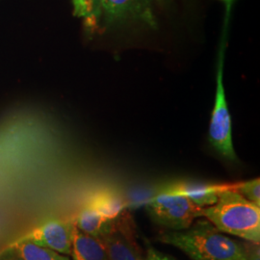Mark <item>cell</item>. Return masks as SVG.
Wrapping results in <instances>:
<instances>
[{
  "label": "cell",
  "mask_w": 260,
  "mask_h": 260,
  "mask_svg": "<svg viewBox=\"0 0 260 260\" xmlns=\"http://www.w3.org/2000/svg\"><path fill=\"white\" fill-rule=\"evenodd\" d=\"M158 240L184 252L191 260H246L249 242L220 232L204 217L183 231H168Z\"/></svg>",
  "instance_id": "6da1fadb"
},
{
  "label": "cell",
  "mask_w": 260,
  "mask_h": 260,
  "mask_svg": "<svg viewBox=\"0 0 260 260\" xmlns=\"http://www.w3.org/2000/svg\"><path fill=\"white\" fill-rule=\"evenodd\" d=\"M201 217L222 233L259 244L260 206L234 191L231 184L219 194L215 205L202 208Z\"/></svg>",
  "instance_id": "7a4b0ae2"
},
{
  "label": "cell",
  "mask_w": 260,
  "mask_h": 260,
  "mask_svg": "<svg viewBox=\"0 0 260 260\" xmlns=\"http://www.w3.org/2000/svg\"><path fill=\"white\" fill-rule=\"evenodd\" d=\"M225 34L223 33L220 46L216 72V93L213 111L210 119L208 138L215 150L223 158L235 162L238 160L233 147L232 117L229 110L223 87V61L225 50Z\"/></svg>",
  "instance_id": "3957f363"
},
{
  "label": "cell",
  "mask_w": 260,
  "mask_h": 260,
  "mask_svg": "<svg viewBox=\"0 0 260 260\" xmlns=\"http://www.w3.org/2000/svg\"><path fill=\"white\" fill-rule=\"evenodd\" d=\"M149 218L169 231H183L201 217L202 208L184 196L162 192L151 198L146 206Z\"/></svg>",
  "instance_id": "277c9868"
},
{
  "label": "cell",
  "mask_w": 260,
  "mask_h": 260,
  "mask_svg": "<svg viewBox=\"0 0 260 260\" xmlns=\"http://www.w3.org/2000/svg\"><path fill=\"white\" fill-rule=\"evenodd\" d=\"M101 9L108 25L136 21L157 29L151 0H101Z\"/></svg>",
  "instance_id": "5b68a950"
},
{
  "label": "cell",
  "mask_w": 260,
  "mask_h": 260,
  "mask_svg": "<svg viewBox=\"0 0 260 260\" xmlns=\"http://www.w3.org/2000/svg\"><path fill=\"white\" fill-rule=\"evenodd\" d=\"M74 230V221L52 219L38 225L37 228L33 229L30 233H26L14 243L31 242L38 246L70 255L72 251Z\"/></svg>",
  "instance_id": "8992f818"
},
{
  "label": "cell",
  "mask_w": 260,
  "mask_h": 260,
  "mask_svg": "<svg viewBox=\"0 0 260 260\" xmlns=\"http://www.w3.org/2000/svg\"><path fill=\"white\" fill-rule=\"evenodd\" d=\"M125 221L123 216L111 233L101 239L108 260H146L129 224Z\"/></svg>",
  "instance_id": "52a82bcc"
},
{
  "label": "cell",
  "mask_w": 260,
  "mask_h": 260,
  "mask_svg": "<svg viewBox=\"0 0 260 260\" xmlns=\"http://www.w3.org/2000/svg\"><path fill=\"white\" fill-rule=\"evenodd\" d=\"M229 184H210L204 182H177L163 188L162 192L175 193L184 196L194 205L205 208L217 203L219 194L224 190Z\"/></svg>",
  "instance_id": "ba28073f"
},
{
  "label": "cell",
  "mask_w": 260,
  "mask_h": 260,
  "mask_svg": "<svg viewBox=\"0 0 260 260\" xmlns=\"http://www.w3.org/2000/svg\"><path fill=\"white\" fill-rule=\"evenodd\" d=\"M74 222L79 231L98 239H102L111 233L117 223L103 217L102 214L88 205L78 213Z\"/></svg>",
  "instance_id": "9c48e42d"
},
{
  "label": "cell",
  "mask_w": 260,
  "mask_h": 260,
  "mask_svg": "<svg viewBox=\"0 0 260 260\" xmlns=\"http://www.w3.org/2000/svg\"><path fill=\"white\" fill-rule=\"evenodd\" d=\"M71 255L73 260H108L101 239L82 233L75 224Z\"/></svg>",
  "instance_id": "30bf717a"
},
{
  "label": "cell",
  "mask_w": 260,
  "mask_h": 260,
  "mask_svg": "<svg viewBox=\"0 0 260 260\" xmlns=\"http://www.w3.org/2000/svg\"><path fill=\"white\" fill-rule=\"evenodd\" d=\"M87 205L114 222H118L123 217L125 208L121 198L110 191H102L94 194Z\"/></svg>",
  "instance_id": "8fae6325"
},
{
  "label": "cell",
  "mask_w": 260,
  "mask_h": 260,
  "mask_svg": "<svg viewBox=\"0 0 260 260\" xmlns=\"http://www.w3.org/2000/svg\"><path fill=\"white\" fill-rule=\"evenodd\" d=\"M9 247L18 251L23 260H71L65 254L38 246L31 242L12 243Z\"/></svg>",
  "instance_id": "7c38bea8"
},
{
  "label": "cell",
  "mask_w": 260,
  "mask_h": 260,
  "mask_svg": "<svg viewBox=\"0 0 260 260\" xmlns=\"http://www.w3.org/2000/svg\"><path fill=\"white\" fill-rule=\"evenodd\" d=\"M74 14L78 18H83L86 26L93 29L102 16V10L95 0H73Z\"/></svg>",
  "instance_id": "4fadbf2b"
},
{
  "label": "cell",
  "mask_w": 260,
  "mask_h": 260,
  "mask_svg": "<svg viewBox=\"0 0 260 260\" xmlns=\"http://www.w3.org/2000/svg\"><path fill=\"white\" fill-rule=\"evenodd\" d=\"M231 187L248 201L260 206V180L258 177L236 184H231Z\"/></svg>",
  "instance_id": "5bb4252c"
},
{
  "label": "cell",
  "mask_w": 260,
  "mask_h": 260,
  "mask_svg": "<svg viewBox=\"0 0 260 260\" xmlns=\"http://www.w3.org/2000/svg\"><path fill=\"white\" fill-rule=\"evenodd\" d=\"M146 260H177L173 256L165 254L162 251H158L153 247H149L146 253Z\"/></svg>",
  "instance_id": "9a60e30c"
},
{
  "label": "cell",
  "mask_w": 260,
  "mask_h": 260,
  "mask_svg": "<svg viewBox=\"0 0 260 260\" xmlns=\"http://www.w3.org/2000/svg\"><path fill=\"white\" fill-rule=\"evenodd\" d=\"M246 260H260L259 244L249 242L248 256Z\"/></svg>",
  "instance_id": "2e32d148"
},
{
  "label": "cell",
  "mask_w": 260,
  "mask_h": 260,
  "mask_svg": "<svg viewBox=\"0 0 260 260\" xmlns=\"http://www.w3.org/2000/svg\"><path fill=\"white\" fill-rule=\"evenodd\" d=\"M0 260H23L14 248H8L0 253Z\"/></svg>",
  "instance_id": "e0dca14e"
},
{
  "label": "cell",
  "mask_w": 260,
  "mask_h": 260,
  "mask_svg": "<svg viewBox=\"0 0 260 260\" xmlns=\"http://www.w3.org/2000/svg\"><path fill=\"white\" fill-rule=\"evenodd\" d=\"M222 1H223L224 3H226V5H228V12H229L231 6H232V4L234 2V0H222Z\"/></svg>",
  "instance_id": "ac0fdd59"
},
{
  "label": "cell",
  "mask_w": 260,
  "mask_h": 260,
  "mask_svg": "<svg viewBox=\"0 0 260 260\" xmlns=\"http://www.w3.org/2000/svg\"><path fill=\"white\" fill-rule=\"evenodd\" d=\"M158 2L160 3V4H162V5H164V4H166L168 3L170 0H157Z\"/></svg>",
  "instance_id": "d6986e66"
},
{
  "label": "cell",
  "mask_w": 260,
  "mask_h": 260,
  "mask_svg": "<svg viewBox=\"0 0 260 260\" xmlns=\"http://www.w3.org/2000/svg\"><path fill=\"white\" fill-rule=\"evenodd\" d=\"M95 2H96V3H98V4H99V6H100V7H101V0H95ZM102 10V9H101Z\"/></svg>",
  "instance_id": "ffe728a7"
}]
</instances>
